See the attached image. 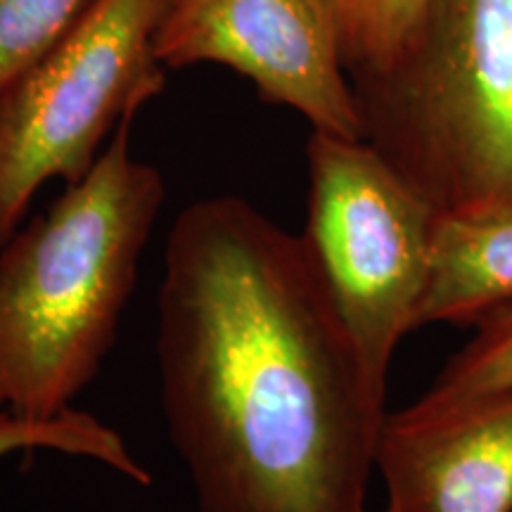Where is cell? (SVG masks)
Wrapping results in <instances>:
<instances>
[{"mask_svg": "<svg viewBox=\"0 0 512 512\" xmlns=\"http://www.w3.org/2000/svg\"><path fill=\"white\" fill-rule=\"evenodd\" d=\"M157 373L200 512H368L387 418L302 233L235 195L169 228Z\"/></svg>", "mask_w": 512, "mask_h": 512, "instance_id": "1", "label": "cell"}, {"mask_svg": "<svg viewBox=\"0 0 512 512\" xmlns=\"http://www.w3.org/2000/svg\"><path fill=\"white\" fill-rule=\"evenodd\" d=\"M136 114L98 162L0 245V408L48 422L72 411L110 354L166 200L131 155Z\"/></svg>", "mask_w": 512, "mask_h": 512, "instance_id": "2", "label": "cell"}, {"mask_svg": "<svg viewBox=\"0 0 512 512\" xmlns=\"http://www.w3.org/2000/svg\"><path fill=\"white\" fill-rule=\"evenodd\" d=\"M351 86L363 138L439 214L512 200V0H430L396 62Z\"/></svg>", "mask_w": 512, "mask_h": 512, "instance_id": "3", "label": "cell"}, {"mask_svg": "<svg viewBox=\"0 0 512 512\" xmlns=\"http://www.w3.org/2000/svg\"><path fill=\"white\" fill-rule=\"evenodd\" d=\"M166 0H93L46 55L0 91V245L53 178L81 181L107 136L164 91L155 34Z\"/></svg>", "mask_w": 512, "mask_h": 512, "instance_id": "4", "label": "cell"}, {"mask_svg": "<svg viewBox=\"0 0 512 512\" xmlns=\"http://www.w3.org/2000/svg\"><path fill=\"white\" fill-rule=\"evenodd\" d=\"M302 238L373 377L418 330L439 211L366 138L311 131Z\"/></svg>", "mask_w": 512, "mask_h": 512, "instance_id": "5", "label": "cell"}, {"mask_svg": "<svg viewBox=\"0 0 512 512\" xmlns=\"http://www.w3.org/2000/svg\"><path fill=\"white\" fill-rule=\"evenodd\" d=\"M164 69L223 64L268 105L342 138H363L354 86L320 0H166L155 34Z\"/></svg>", "mask_w": 512, "mask_h": 512, "instance_id": "6", "label": "cell"}, {"mask_svg": "<svg viewBox=\"0 0 512 512\" xmlns=\"http://www.w3.org/2000/svg\"><path fill=\"white\" fill-rule=\"evenodd\" d=\"M380 512H512V403L453 415L387 413Z\"/></svg>", "mask_w": 512, "mask_h": 512, "instance_id": "7", "label": "cell"}, {"mask_svg": "<svg viewBox=\"0 0 512 512\" xmlns=\"http://www.w3.org/2000/svg\"><path fill=\"white\" fill-rule=\"evenodd\" d=\"M508 306L512 200L463 214H439L418 330L432 323L477 325Z\"/></svg>", "mask_w": 512, "mask_h": 512, "instance_id": "8", "label": "cell"}, {"mask_svg": "<svg viewBox=\"0 0 512 512\" xmlns=\"http://www.w3.org/2000/svg\"><path fill=\"white\" fill-rule=\"evenodd\" d=\"M470 342L434 377L408 411L415 415H453L512 403V306L479 320Z\"/></svg>", "mask_w": 512, "mask_h": 512, "instance_id": "9", "label": "cell"}, {"mask_svg": "<svg viewBox=\"0 0 512 512\" xmlns=\"http://www.w3.org/2000/svg\"><path fill=\"white\" fill-rule=\"evenodd\" d=\"M27 451H57L64 456L95 460L138 486H150L152 475L133 456L124 437L110 425L83 411L36 422L0 408V458Z\"/></svg>", "mask_w": 512, "mask_h": 512, "instance_id": "10", "label": "cell"}, {"mask_svg": "<svg viewBox=\"0 0 512 512\" xmlns=\"http://www.w3.org/2000/svg\"><path fill=\"white\" fill-rule=\"evenodd\" d=\"M349 79L387 69L408 46L430 0H320Z\"/></svg>", "mask_w": 512, "mask_h": 512, "instance_id": "11", "label": "cell"}, {"mask_svg": "<svg viewBox=\"0 0 512 512\" xmlns=\"http://www.w3.org/2000/svg\"><path fill=\"white\" fill-rule=\"evenodd\" d=\"M93 0H0V91L46 55Z\"/></svg>", "mask_w": 512, "mask_h": 512, "instance_id": "12", "label": "cell"}]
</instances>
